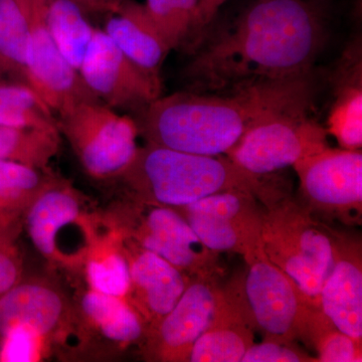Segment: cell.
<instances>
[{
	"instance_id": "cell-2",
	"label": "cell",
	"mask_w": 362,
	"mask_h": 362,
	"mask_svg": "<svg viewBox=\"0 0 362 362\" xmlns=\"http://www.w3.org/2000/svg\"><path fill=\"white\" fill-rule=\"evenodd\" d=\"M226 95L175 93L133 114L149 144L201 154L226 156L255 126L297 107L312 105V74L237 86Z\"/></svg>"
},
{
	"instance_id": "cell-14",
	"label": "cell",
	"mask_w": 362,
	"mask_h": 362,
	"mask_svg": "<svg viewBox=\"0 0 362 362\" xmlns=\"http://www.w3.org/2000/svg\"><path fill=\"white\" fill-rule=\"evenodd\" d=\"M28 6L30 35L25 56L26 84L57 116L81 102L98 101L80 71L69 64L52 40L45 23L47 4H28Z\"/></svg>"
},
{
	"instance_id": "cell-18",
	"label": "cell",
	"mask_w": 362,
	"mask_h": 362,
	"mask_svg": "<svg viewBox=\"0 0 362 362\" xmlns=\"http://www.w3.org/2000/svg\"><path fill=\"white\" fill-rule=\"evenodd\" d=\"M318 303L338 329L362 342V252L358 240L340 237L334 266L323 283Z\"/></svg>"
},
{
	"instance_id": "cell-8",
	"label": "cell",
	"mask_w": 362,
	"mask_h": 362,
	"mask_svg": "<svg viewBox=\"0 0 362 362\" xmlns=\"http://www.w3.org/2000/svg\"><path fill=\"white\" fill-rule=\"evenodd\" d=\"M57 120L81 165L96 180H119L139 148L134 118L99 100L81 102Z\"/></svg>"
},
{
	"instance_id": "cell-15",
	"label": "cell",
	"mask_w": 362,
	"mask_h": 362,
	"mask_svg": "<svg viewBox=\"0 0 362 362\" xmlns=\"http://www.w3.org/2000/svg\"><path fill=\"white\" fill-rule=\"evenodd\" d=\"M216 277L190 279L175 306L145 335L140 351L146 361L188 362L206 329L216 305Z\"/></svg>"
},
{
	"instance_id": "cell-22",
	"label": "cell",
	"mask_w": 362,
	"mask_h": 362,
	"mask_svg": "<svg viewBox=\"0 0 362 362\" xmlns=\"http://www.w3.org/2000/svg\"><path fill=\"white\" fill-rule=\"evenodd\" d=\"M45 23L64 58L80 70L96 30L85 18L82 7L74 0H47Z\"/></svg>"
},
{
	"instance_id": "cell-1",
	"label": "cell",
	"mask_w": 362,
	"mask_h": 362,
	"mask_svg": "<svg viewBox=\"0 0 362 362\" xmlns=\"http://www.w3.org/2000/svg\"><path fill=\"white\" fill-rule=\"evenodd\" d=\"M322 23L304 0H257L190 62L185 77L209 90L311 73Z\"/></svg>"
},
{
	"instance_id": "cell-5",
	"label": "cell",
	"mask_w": 362,
	"mask_h": 362,
	"mask_svg": "<svg viewBox=\"0 0 362 362\" xmlns=\"http://www.w3.org/2000/svg\"><path fill=\"white\" fill-rule=\"evenodd\" d=\"M33 247L54 268L81 270L105 216L94 211L84 195L54 177L35 197L25 214Z\"/></svg>"
},
{
	"instance_id": "cell-3",
	"label": "cell",
	"mask_w": 362,
	"mask_h": 362,
	"mask_svg": "<svg viewBox=\"0 0 362 362\" xmlns=\"http://www.w3.org/2000/svg\"><path fill=\"white\" fill-rule=\"evenodd\" d=\"M133 199L170 207L194 204L228 190H251L259 197L273 183L252 175L226 156L188 153L149 144L138 148L119 177Z\"/></svg>"
},
{
	"instance_id": "cell-34",
	"label": "cell",
	"mask_w": 362,
	"mask_h": 362,
	"mask_svg": "<svg viewBox=\"0 0 362 362\" xmlns=\"http://www.w3.org/2000/svg\"><path fill=\"white\" fill-rule=\"evenodd\" d=\"M78 6L82 7L83 11H93V13H104L99 0H74Z\"/></svg>"
},
{
	"instance_id": "cell-24",
	"label": "cell",
	"mask_w": 362,
	"mask_h": 362,
	"mask_svg": "<svg viewBox=\"0 0 362 362\" xmlns=\"http://www.w3.org/2000/svg\"><path fill=\"white\" fill-rule=\"evenodd\" d=\"M61 138L59 129L0 126V159L49 170V164L58 156Z\"/></svg>"
},
{
	"instance_id": "cell-21",
	"label": "cell",
	"mask_w": 362,
	"mask_h": 362,
	"mask_svg": "<svg viewBox=\"0 0 362 362\" xmlns=\"http://www.w3.org/2000/svg\"><path fill=\"white\" fill-rule=\"evenodd\" d=\"M82 270L90 289L119 298L127 295L130 268L122 235L106 218L103 228L88 252Z\"/></svg>"
},
{
	"instance_id": "cell-32",
	"label": "cell",
	"mask_w": 362,
	"mask_h": 362,
	"mask_svg": "<svg viewBox=\"0 0 362 362\" xmlns=\"http://www.w3.org/2000/svg\"><path fill=\"white\" fill-rule=\"evenodd\" d=\"M21 262L13 247L0 242V297L21 282Z\"/></svg>"
},
{
	"instance_id": "cell-11",
	"label": "cell",
	"mask_w": 362,
	"mask_h": 362,
	"mask_svg": "<svg viewBox=\"0 0 362 362\" xmlns=\"http://www.w3.org/2000/svg\"><path fill=\"white\" fill-rule=\"evenodd\" d=\"M16 327L52 338L68 356L87 352L74 302L49 281L20 282L0 297V337Z\"/></svg>"
},
{
	"instance_id": "cell-27",
	"label": "cell",
	"mask_w": 362,
	"mask_h": 362,
	"mask_svg": "<svg viewBox=\"0 0 362 362\" xmlns=\"http://www.w3.org/2000/svg\"><path fill=\"white\" fill-rule=\"evenodd\" d=\"M54 178L51 170L0 159V209L25 214L35 197Z\"/></svg>"
},
{
	"instance_id": "cell-6",
	"label": "cell",
	"mask_w": 362,
	"mask_h": 362,
	"mask_svg": "<svg viewBox=\"0 0 362 362\" xmlns=\"http://www.w3.org/2000/svg\"><path fill=\"white\" fill-rule=\"evenodd\" d=\"M121 235L158 255L190 279L216 277L220 254L197 237L175 209L127 195L105 216Z\"/></svg>"
},
{
	"instance_id": "cell-16",
	"label": "cell",
	"mask_w": 362,
	"mask_h": 362,
	"mask_svg": "<svg viewBox=\"0 0 362 362\" xmlns=\"http://www.w3.org/2000/svg\"><path fill=\"white\" fill-rule=\"evenodd\" d=\"M122 238L130 268L125 299L141 318L147 333L175 306L190 278L158 255Z\"/></svg>"
},
{
	"instance_id": "cell-19",
	"label": "cell",
	"mask_w": 362,
	"mask_h": 362,
	"mask_svg": "<svg viewBox=\"0 0 362 362\" xmlns=\"http://www.w3.org/2000/svg\"><path fill=\"white\" fill-rule=\"evenodd\" d=\"M104 32L143 70L160 76V69L170 45L150 18L144 4L134 0H119L110 11Z\"/></svg>"
},
{
	"instance_id": "cell-26",
	"label": "cell",
	"mask_w": 362,
	"mask_h": 362,
	"mask_svg": "<svg viewBox=\"0 0 362 362\" xmlns=\"http://www.w3.org/2000/svg\"><path fill=\"white\" fill-rule=\"evenodd\" d=\"M30 18L25 0H0V70L16 71L25 80Z\"/></svg>"
},
{
	"instance_id": "cell-33",
	"label": "cell",
	"mask_w": 362,
	"mask_h": 362,
	"mask_svg": "<svg viewBox=\"0 0 362 362\" xmlns=\"http://www.w3.org/2000/svg\"><path fill=\"white\" fill-rule=\"evenodd\" d=\"M226 1L228 0H199L197 18H195L192 33L199 35L202 30H204V28L211 23L216 14L218 13L220 7Z\"/></svg>"
},
{
	"instance_id": "cell-7",
	"label": "cell",
	"mask_w": 362,
	"mask_h": 362,
	"mask_svg": "<svg viewBox=\"0 0 362 362\" xmlns=\"http://www.w3.org/2000/svg\"><path fill=\"white\" fill-rule=\"evenodd\" d=\"M247 269L223 289L239 305L247 323L264 337L303 340L312 306L263 246L244 258Z\"/></svg>"
},
{
	"instance_id": "cell-29",
	"label": "cell",
	"mask_w": 362,
	"mask_h": 362,
	"mask_svg": "<svg viewBox=\"0 0 362 362\" xmlns=\"http://www.w3.org/2000/svg\"><path fill=\"white\" fill-rule=\"evenodd\" d=\"M199 0H146L145 8L164 39L175 49L192 35Z\"/></svg>"
},
{
	"instance_id": "cell-9",
	"label": "cell",
	"mask_w": 362,
	"mask_h": 362,
	"mask_svg": "<svg viewBox=\"0 0 362 362\" xmlns=\"http://www.w3.org/2000/svg\"><path fill=\"white\" fill-rule=\"evenodd\" d=\"M311 107L305 105L267 119L226 156L252 175L267 176L326 148L327 131L309 116Z\"/></svg>"
},
{
	"instance_id": "cell-36",
	"label": "cell",
	"mask_w": 362,
	"mask_h": 362,
	"mask_svg": "<svg viewBox=\"0 0 362 362\" xmlns=\"http://www.w3.org/2000/svg\"><path fill=\"white\" fill-rule=\"evenodd\" d=\"M28 2H44L47 1V0H25Z\"/></svg>"
},
{
	"instance_id": "cell-17",
	"label": "cell",
	"mask_w": 362,
	"mask_h": 362,
	"mask_svg": "<svg viewBox=\"0 0 362 362\" xmlns=\"http://www.w3.org/2000/svg\"><path fill=\"white\" fill-rule=\"evenodd\" d=\"M74 305L87 352L122 351L142 344L146 327L125 298L87 287L78 293Z\"/></svg>"
},
{
	"instance_id": "cell-10",
	"label": "cell",
	"mask_w": 362,
	"mask_h": 362,
	"mask_svg": "<svg viewBox=\"0 0 362 362\" xmlns=\"http://www.w3.org/2000/svg\"><path fill=\"white\" fill-rule=\"evenodd\" d=\"M293 168L299 178V201L316 218L361 225V149L328 146L296 162Z\"/></svg>"
},
{
	"instance_id": "cell-35",
	"label": "cell",
	"mask_w": 362,
	"mask_h": 362,
	"mask_svg": "<svg viewBox=\"0 0 362 362\" xmlns=\"http://www.w3.org/2000/svg\"><path fill=\"white\" fill-rule=\"evenodd\" d=\"M119 0H99L104 13H110L112 9L118 4Z\"/></svg>"
},
{
	"instance_id": "cell-20",
	"label": "cell",
	"mask_w": 362,
	"mask_h": 362,
	"mask_svg": "<svg viewBox=\"0 0 362 362\" xmlns=\"http://www.w3.org/2000/svg\"><path fill=\"white\" fill-rule=\"evenodd\" d=\"M254 343V329L239 305L218 286L211 322L194 343L188 362H242Z\"/></svg>"
},
{
	"instance_id": "cell-4",
	"label": "cell",
	"mask_w": 362,
	"mask_h": 362,
	"mask_svg": "<svg viewBox=\"0 0 362 362\" xmlns=\"http://www.w3.org/2000/svg\"><path fill=\"white\" fill-rule=\"evenodd\" d=\"M263 207L262 246L271 262L294 281L309 303L329 275L341 233L318 221L308 209L275 185L258 197Z\"/></svg>"
},
{
	"instance_id": "cell-12",
	"label": "cell",
	"mask_w": 362,
	"mask_h": 362,
	"mask_svg": "<svg viewBox=\"0 0 362 362\" xmlns=\"http://www.w3.org/2000/svg\"><path fill=\"white\" fill-rule=\"evenodd\" d=\"M173 209L211 251L245 258L262 246L263 207L251 190L218 192Z\"/></svg>"
},
{
	"instance_id": "cell-23",
	"label": "cell",
	"mask_w": 362,
	"mask_h": 362,
	"mask_svg": "<svg viewBox=\"0 0 362 362\" xmlns=\"http://www.w3.org/2000/svg\"><path fill=\"white\" fill-rule=\"evenodd\" d=\"M337 99L327 119L326 131L335 137L340 148L361 149L362 88L361 59L351 70L342 71Z\"/></svg>"
},
{
	"instance_id": "cell-25",
	"label": "cell",
	"mask_w": 362,
	"mask_h": 362,
	"mask_svg": "<svg viewBox=\"0 0 362 362\" xmlns=\"http://www.w3.org/2000/svg\"><path fill=\"white\" fill-rule=\"evenodd\" d=\"M0 126L59 129L51 109L25 82L0 84Z\"/></svg>"
},
{
	"instance_id": "cell-13",
	"label": "cell",
	"mask_w": 362,
	"mask_h": 362,
	"mask_svg": "<svg viewBox=\"0 0 362 362\" xmlns=\"http://www.w3.org/2000/svg\"><path fill=\"white\" fill-rule=\"evenodd\" d=\"M78 71L90 92L116 111L134 114L161 96L160 76L136 65L99 28Z\"/></svg>"
},
{
	"instance_id": "cell-31",
	"label": "cell",
	"mask_w": 362,
	"mask_h": 362,
	"mask_svg": "<svg viewBox=\"0 0 362 362\" xmlns=\"http://www.w3.org/2000/svg\"><path fill=\"white\" fill-rule=\"evenodd\" d=\"M317 358L302 349L295 340L264 337L263 341L247 349L242 362H317Z\"/></svg>"
},
{
	"instance_id": "cell-30",
	"label": "cell",
	"mask_w": 362,
	"mask_h": 362,
	"mask_svg": "<svg viewBox=\"0 0 362 362\" xmlns=\"http://www.w3.org/2000/svg\"><path fill=\"white\" fill-rule=\"evenodd\" d=\"M0 338L2 362H37L54 356L68 357L58 342L30 328H13Z\"/></svg>"
},
{
	"instance_id": "cell-28",
	"label": "cell",
	"mask_w": 362,
	"mask_h": 362,
	"mask_svg": "<svg viewBox=\"0 0 362 362\" xmlns=\"http://www.w3.org/2000/svg\"><path fill=\"white\" fill-rule=\"evenodd\" d=\"M303 341L316 350L319 362L362 361V342L338 329L318 307L309 314Z\"/></svg>"
}]
</instances>
